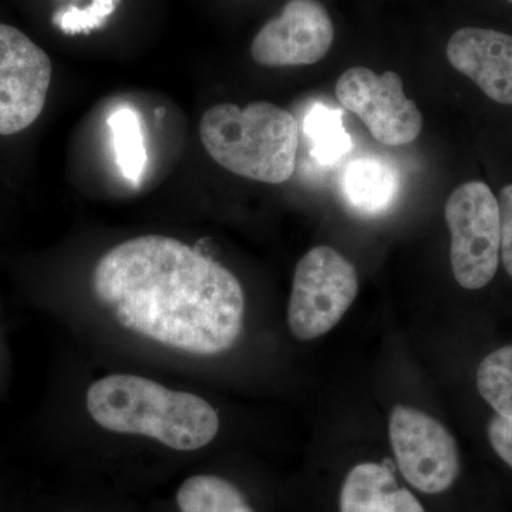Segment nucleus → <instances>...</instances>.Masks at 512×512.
<instances>
[{"label":"nucleus","mask_w":512,"mask_h":512,"mask_svg":"<svg viewBox=\"0 0 512 512\" xmlns=\"http://www.w3.org/2000/svg\"><path fill=\"white\" fill-rule=\"evenodd\" d=\"M93 288L121 326L168 348L215 356L241 335L238 279L175 238L146 235L111 248L94 269Z\"/></svg>","instance_id":"obj_1"},{"label":"nucleus","mask_w":512,"mask_h":512,"mask_svg":"<svg viewBox=\"0 0 512 512\" xmlns=\"http://www.w3.org/2000/svg\"><path fill=\"white\" fill-rule=\"evenodd\" d=\"M87 410L103 429L144 436L177 451L208 446L220 417L200 396L134 375H110L87 390Z\"/></svg>","instance_id":"obj_2"},{"label":"nucleus","mask_w":512,"mask_h":512,"mask_svg":"<svg viewBox=\"0 0 512 512\" xmlns=\"http://www.w3.org/2000/svg\"><path fill=\"white\" fill-rule=\"evenodd\" d=\"M202 146L231 173L265 184H282L295 173L298 123L289 111L256 101L247 107L217 104L200 124Z\"/></svg>","instance_id":"obj_3"},{"label":"nucleus","mask_w":512,"mask_h":512,"mask_svg":"<svg viewBox=\"0 0 512 512\" xmlns=\"http://www.w3.org/2000/svg\"><path fill=\"white\" fill-rule=\"evenodd\" d=\"M451 234V268L458 285L481 289L497 274L500 205L487 184L470 181L451 192L444 208Z\"/></svg>","instance_id":"obj_4"},{"label":"nucleus","mask_w":512,"mask_h":512,"mask_svg":"<svg viewBox=\"0 0 512 512\" xmlns=\"http://www.w3.org/2000/svg\"><path fill=\"white\" fill-rule=\"evenodd\" d=\"M359 292L356 268L336 249L315 247L306 252L293 274L288 306L295 338L312 340L335 328Z\"/></svg>","instance_id":"obj_5"},{"label":"nucleus","mask_w":512,"mask_h":512,"mask_svg":"<svg viewBox=\"0 0 512 512\" xmlns=\"http://www.w3.org/2000/svg\"><path fill=\"white\" fill-rule=\"evenodd\" d=\"M335 90L339 103L356 114L384 146H407L419 138L423 116L416 103L404 94L399 74H377L369 67H352L339 77Z\"/></svg>","instance_id":"obj_6"},{"label":"nucleus","mask_w":512,"mask_h":512,"mask_svg":"<svg viewBox=\"0 0 512 512\" xmlns=\"http://www.w3.org/2000/svg\"><path fill=\"white\" fill-rule=\"evenodd\" d=\"M390 441L400 473L426 494L447 491L460 473L454 437L429 414L396 406L390 416Z\"/></svg>","instance_id":"obj_7"},{"label":"nucleus","mask_w":512,"mask_h":512,"mask_svg":"<svg viewBox=\"0 0 512 512\" xmlns=\"http://www.w3.org/2000/svg\"><path fill=\"white\" fill-rule=\"evenodd\" d=\"M52 74L45 50L19 29L0 23V136L18 134L39 119Z\"/></svg>","instance_id":"obj_8"},{"label":"nucleus","mask_w":512,"mask_h":512,"mask_svg":"<svg viewBox=\"0 0 512 512\" xmlns=\"http://www.w3.org/2000/svg\"><path fill=\"white\" fill-rule=\"evenodd\" d=\"M335 28L319 0H288L282 12L259 30L251 56L266 67L311 66L328 55Z\"/></svg>","instance_id":"obj_9"},{"label":"nucleus","mask_w":512,"mask_h":512,"mask_svg":"<svg viewBox=\"0 0 512 512\" xmlns=\"http://www.w3.org/2000/svg\"><path fill=\"white\" fill-rule=\"evenodd\" d=\"M451 66L473 80L495 103L512 104V36L493 29L463 28L448 40Z\"/></svg>","instance_id":"obj_10"},{"label":"nucleus","mask_w":512,"mask_h":512,"mask_svg":"<svg viewBox=\"0 0 512 512\" xmlns=\"http://www.w3.org/2000/svg\"><path fill=\"white\" fill-rule=\"evenodd\" d=\"M340 512H426L416 495L397 484L384 464H357L340 491Z\"/></svg>","instance_id":"obj_11"},{"label":"nucleus","mask_w":512,"mask_h":512,"mask_svg":"<svg viewBox=\"0 0 512 512\" xmlns=\"http://www.w3.org/2000/svg\"><path fill=\"white\" fill-rule=\"evenodd\" d=\"M340 187L352 210L362 215H377L389 210L397 200L400 175L383 158L359 157L346 167Z\"/></svg>","instance_id":"obj_12"},{"label":"nucleus","mask_w":512,"mask_h":512,"mask_svg":"<svg viewBox=\"0 0 512 512\" xmlns=\"http://www.w3.org/2000/svg\"><path fill=\"white\" fill-rule=\"evenodd\" d=\"M175 500L180 512H256L238 487L212 474L187 478Z\"/></svg>","instance_id":"obj_13"},{"label":"nucleus","mask_w":512,"mask_h":512,"mask_svg":"<svg viewBox=\"0 0 512 512\" xmlns=\"http://www.w3.org/2000/svg\"><path fill=\"white\" fill-rule=\"evenodd\" d=\"M111 143L121 174L130 183H140L147 165L143 123L136 110L121 106L110 114Z\"/></svg>","instance_id":"obj_14"},{"label":"nucleus","mask_w":512,"mask_h":512,"mask_svg":"<svg viewBox=\"0 0 512 512\" xmlns=\"http://www.w3.org/2000/svg\"><path fill=\"white\" fill-rule=\"evenodd\" d=\"M305 131L312 141V156L323 164H332L352 150V140L343 127L339 111L318 104L305 120Z\"/></svg>","instance_id":"obj_15"},{"label":"nucleus","mask_w":512,"mask_h":512,"mask_svg":"<svg viewBox=\"0 0 512 512\" xmlns=\"http://www.w3.org/2000/svg\"><path fill=\"white\" fill-rule=\"evenodd\" d=\"M477 386L498 416L512 420V346L485 357L478 366Z\"/></svg>","instance_id":"obj_16"},{"label":"nucleus","mask_w":512,"mask_h":512,"mask_svg":"<svg viewBox=\"0 0 512 512\" xmlns=\"http://www.w3.org/2000/svg\"><path fill=\"white\" fill-rule=\"evenodd\" d=\"M117 5L119 0H93L92 5L84 9L70 6L57 12L53 22L67 35L89 33L94 29H100L113 15Z\"/></svg>","instance_id":"obj_17"},{"label":"nucleus","mask_w":512,"mask_h":512,"mask_svg":"<svg viewBox=\"0 0 512 512\" xmlns=\"http://www.w3.org/2000/svg\"><path fill=\"white\" fill-rule=\"evenodd\" d=\"M501 220V258L512 276V184L504 187L498 198Z\"/></svg>","instance_id":"obj_18"},{"label":"nucleus","mask_w":512,"mask_h":512,"mask_svg":"<svg viewBox=\"0 0 512 512\" xmlns=\"http://www.w3.org/2000/svg\"><path fill=\"white\" fill-rule=\"evenodd\" d=\"M488 439L495 453L512 467V420L495 416L488 426Z\"/></svg>","instance_id":"obj_19"},{"label":"nucleus","mask_w":512,"mask_h":512,"mask_svg":"<svg viewBox=\"0 0 512 512\" xmlns=\"http://www.w3.org/2000/svg\"><path fill=\"white\" fill-rule=\"evenodd\" d=\"M507 2H510V3H511V5H512V0H507Z\"/></svg>","instance_id":"obj_20"}]
</instances>
